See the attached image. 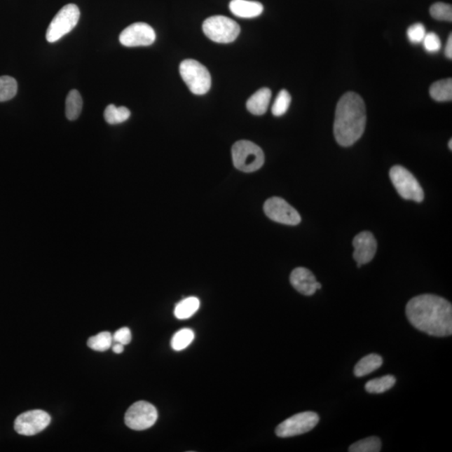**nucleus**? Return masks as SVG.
<instances>
[{
  "mask_svg": "<svg viewBox=\"0 0 452 452\" xmlns=\"http://www.w3.org/2000/svg\"><path fill=\"white\" fill-rule=\"evenodd\" d=\"M409 322L416 329L434 337L452 334V306L448 301L432 294H423L409 301Z\"/></svg>",
  "mask_w": 452,
  "mask_h": 452,
  "instance_id": "obj_1",
  "label": "nucleus"
},
{
  "mask_svg": "<svg viewBox=\"0 0 452 452\" xmlns=\"http://www.w3.org/2000/svg\"><path fill=\"white\" fill-rule=\"evenodd\" d=\"M367 115L363 99L355 93H347L336 107L334 133L343 147H350L363 136Z\"/></svg>",
  "mask_w": 452,
  "mask_h": 452,
  "instance_id": "obj_2",
  "label": "nucleus"
},
{
  "mask_svg": "<svg viewBox=\"0 0 452 452\" xmlns=\"http://www.w3.org/2000/svg\"><path fill=\"white\" fill-rule=\"evenodd\" d=\"M232 159L236 169L245 173L260 170L265 162L263 151L259 146L247 140L236 142L233 145Z\"/></svg>",
  "mask_w": 452,
  "mask_h": 452,
  "instance_id": "obj_3",
  "label": "nucleus"
},
{
  "mask_svg": "<svg viewBox=\"0 0 452 452\" xmlns=\"http://www.w3.org/2000/svg\"><path fill=\"white\" fill-rule=\"evenodd\" d=\"M179 72L192 93L205 95L209 92L211 76L203 64L196 60H185L180 64Z\"/></svg>",
  "mask_w": 452,
  "mask_h": 452,
  "instance_id": "obj_4",
  "label": "nucleus"
},
{
  "mask_svg": "<svg viewBox=\"0 0 452 452\" xmlns=\"http://www.w3.org/2000/svg\"><path fill=\"white\" fill-rule=\"evenodd\" d=\"M203 32L211 41L228 44L239 36L240 27L235 20L228 17L215 15L205 20Z\"/></svg>",
  "mask_w": 452,
  "mask_h": 452,
  "instance_id": "obj_5",
  "label": "nucleus"
},
{
  "mask_svg": "<svg viewBox=\"0 0 452 452\" xmlns=\"http://www.w3.org/2000/svg\"><path fill=\"white\" fill-rule=\"evenodd\" d=\"M390 177L399 195L404 200L420 203L424 200V191L418 180L406 167L396 165L391 167Z\"/></svg>",
  "mask_w": 452,
  "mask_h": 452,
  "instance_id": "obj_6",
  "label": "nucleus"
},
{
  "mask_svg": "<svg viewBox=\"0 0 452 452\" xmlns=\"http://www.w3.org/2000/svg\"><path fill=\"white\" fill-rule=\"evenodd\" d=\"M79 8L76 4H69L60 10L51 21L46 32V40L50 43L57 42L76 27L80 19Z\"/></svg>",
  "mask_w": 452,
  "mask_h": 452,
  "instance_id": "obj_7",
  "label": "nucleus"
},
{
  "mask_svg": "<svg viewBox=\"0 0 452 452\" xmlns=\"http://www.w3.org/2000/svg\"><path fill=\"white\" fill-rule=\"evenodd\" d=\"M320 422V416L315 412L299 413L282 422L275 428L278 437L287 438L311 432Z\"/></svg>",
  "mask_w": 452,
  "mask_h": 452,
  "instance_id": "obj_8",
  "label": "nucleus"
},
{
  "mask_svg": "<svg viewBox=\"0 0 452 452\" xmlns=\"http://www.w3.org/2000/svg\"><path fill=\"white\" fill-rule=\"evenodd\" d=\"M158 411L152 404L137 402L129 407L125 415V423L135 430H147L156 423Z\"/></svg>",
  "mask_w": 452,
  "mask_h": 452,
  "instance_id": "obj_9",
  "label": "nucleus"
},
{
  "mask_svg": "<svg viewBox=\"0 0 452 452\" xmlns=\"http://www.w3.org/2000/svg\"><path fill=\"white\" fill-rule=\"evenodd\" d=\"M264 211L271 221L288 226H296L301 222L298 211L279 197L270 198L266 201Z\"/></svg>",
  "mask_w": 452,
  "mask_h": 452,
  "instance_id": "obj_10",
  "label": "nucleus"
},
{
  "mask_svg": "<svg viewBox=\"0 0 452 452\" xmlns=\"http://www.w3.org/2000/svg\"><path fill=\"white\" fill-rule=\"evenodd\" d=\"M48 413L34 410L23 413L15 421V430L23 436H34L44 430L50 423Z\"/></svg>",
  "mask_w": 452,
  "mask_h": 452,
  "instance_id": "obj_11",
  "label": "nucleus"
},
{
  "mask_svg": "<svg viewBox=\"0 0 452 452\" xmlns=\"http://www.w3.org/2000/svg\"><path fill=\"white\" fill-rule=\"evenodd\" d=\"M156 40V34L149 25L135 23L129 25L121 33V44L127 47L149 46Z\"/></svg>",
  "mask_w": 452,
  "mask_h": 452,
  "instance_id": "obj_12",
  "label": "nucleus"
},
{
  "mask_svg": "<svg viewBox=\"0 0 452 452\" xmlns=\"http://www.w3.org/2000/svg\"><path fill=\"white\" fill-rule=\"evenodd\" d=\"M354 258L358 268L369 263L374 259L377 251V241L371 232L363 231L352 240Z\"/></svg>",
  "mask_w": 452,
  "mask_h": 452,
  "instance_id": "obj_13",
  "label": "nucleus"
},
{
  "mask_svg": "<svg viewBox=\"0 0 452 452\" xmlns=\"http://www.w3.org/2000/svg\"><path fill=\"white\" fill-rule=\"evenodd\" d=\"M290 282L292 286L304 296L315 294L317 290L322 288L321 283L317 282L312 271L304 268H298L292 270Z\"/></svg>",
  "mask_w": 452,
  "mask_h": 452,
  "instance_id": "obj_14",
  "label": "nucleus"
},
{
  "mask_svg": "<svg viewBox=\"0 0 452 452\" xmlns=\"http://www.w3.org/2000/svg\"><path fill=\"white\" fill-rule=\"evenodd\" d=\"M230 10L240 18H255L263 12V6L259 2L249 0H231Z\"/></svg>",
  "mask_w": 452,
  "mask_h": 452,
  "instance_id": "obj_15",
  "label": "nucleus"
},
{
  "mask_svg": "<svg viewBox=\"0 0 452 452\" xmlns=\"http://www.w3.org/2000/svg\"><path fill=\"white\" fill-rule=\"evenodd\" d=\"M271 98V92L268 88H261L253 94L247 102V107L249 113L253 115L261 116L266 113L268 109Z\"/></svg>",
  "mask_w": 452,
  "mask_h": 452,
  "instance_id": "obj_16",
  "label": "nucleus"
},
{
  "mask_svg": "<svg viewBox=\"0 0 452 452\" xmlns=\"http://www.w3.org/2000/svg\"><path fill=\"white\" fill-rule=\"evenodd\" d=\"M383 364V359L381 355L371 354L366 355L363 359L358 362L355 367V374L356 377H363L368 376L378 369H380Z\"/></svg>",
  "mask_w": 452,
  "mask_h": 452,
  "instance_id": "obj_17",
  "label": "nucleus"
},
{
  "mask_svg": "<svg viewBox=\"0 0 452 452\" xmlns=\"http://www.w3.org/2000/svg\"><path fill=\"white\" fill-rule=\"evenodd\" d=\"M200 301L196 296L180 301L174 308V316L179 320H188L197 313L200 309Z\"/></svg>",
  "mask_w": 452,
  "mask_h": 452,
  "instance_id": "obj_18",
  "label": "nucleus"
},
{
  "mask_svg": "<svg viewBox=\"0 0 452 452\" xmlns=\"http://www.w3.org/2000/svg\"><path fill=\"white\" fill-rule=\"evenodd\" d=\"M83 102L77 90H71L66 100V115L68 120L75 121L83 111Z\"/></svg>",
  "mask_w": 452,
  "mask_h": 452,
  "instance_id": "obj_19",
  "label": "nucleus"
},
{
  "mask_svg": "<svg viewBox=\"0 0 452 452\" xmlns=\"http://www.w3.org/2000/svg\"><path fill=\"white\" fill-rule=\"evenodd\" d=\"M430 96L437 102H449L452 100V79L437 81L430 88Z\"/></svg>",
  "mask_w": 452,
  "mask_h": 452,
  "instance_id": "obj_20",
  "label": "nucleus"
},
{
  "mask_svg": "<svg viewBox=\"0 0 452 452\" xmlns=\"http://www.w3.org/2000/svg\"><path fill=\"white\" fill-rule=\"evenodd\" d=\"M131 111L127 107H117L114 104L107 107L104 111V118L107 123L111 125L120 124L130 118Z\"/></svg>",
  "mask_w": 452,
  "mask_h": 452,
  "instance_id": "obj_21",
  "label": "nucleus"
},
{
  "mask_svg": "<svg viewBox=\"0 0 452 452\" xmlns=\"http://www.w3.org/2000/svg\"><path fill=\"white\" fill-rule=\"evenodd\" d=\"M396 378L393 376L374 378L365 385V390L369 394H382L390 390L395 385Z\"/></svg>",
  "mask_w": 452,
  "mask_h": 452,
  "instance_id": "obj_22",
  "label": "nucleus"
},
{
  "mask_svg": "<svg viewBox=\"0 0 452 452\" xmlns=\"http://www.w3.org/2000/svg\"><path fill=\"white\" fill-rule=\"evenodd\" d=\"M193 339H195V333L192 329H180L172 338V348L175 351H182L191 345Z\"/></svg>",
  "mask_w": 452,
  "mask_h": 452,
  "instance_id": "obj_23",
  "label": "nucleus"
},
{
  "mask_svg": "<svg viewBox=\"0 0 452 452\" xmlns=\"http://www.w3.org/2000/svg\"><path fill=\"white\" fill-rule=\"evenodd\" d=\"M113 335L109 331H102L88 339V345L95 351L104 352L113 345Z\"/></svg>",
  "mask_w": 452,
  "mask_h": 452,
  "instance_id": "obj_24",
  "label": "nucleus"
},
{
  "mask_svg": "<svg viewBox=\"0 0 452 452\" xmlns=\"http://www.w3.org/2000/svg\"><path fill=\"white\" fill-rule=\"evenodd\" d=\"M18 90V84L11 76H0V102H7L15 97Z\"/></svg>",
  "mask_w": 452,
  "mask_h": 452,
  "instance_id": "obj_25",
  "label": "nucleus"
},
{
  "mask_svg": "<svg viewBox=\"0 0 452 452\" xmlns=\"http://www.w3.org/2000/svg\"><path fill=\"white\" fill-rule=\"evenodd\" d=\"M350 452H378L381 451L380 438L371 437L354 443L348 449Z\"/></svg>",
  "mask_w": 452,
  "mask_h": 452,
  "instance_id": "obj_26",
  "label": "nucleus"
},
{
  "mask_svg": "<svg viewBox=\"0 0 452 452\" xmlns=\"http://www.w3.org/2000/svg\"><path fill=\"white\" fill-rule=\"evenodd\" d=\"M292 102V97L289 93L286 90H282L278 95L277 98L274 102L273 109V114L275 117H281V116L285 114L289 109Z\"/></svg>",
  "mask_w": 452,
  "mask_h": 452,
  "instance_id": "obj_27",
  "label": "nucleus"
},
{
  "mask_svg": "<svg viewBox=\"0 0 452 452\" xmlns=\"http://www.w3.org/2000/svg\"><path fill=\"white\" fill-rule=\"evenodd\" d=\"M430 15L438 20L452 21V7L445 3L434 4L430 10Z\"/></svg>",
  "mask_w": 452,
  "mask_h": 452,
  "instance_id": "obj_28",
  "label": "nucleus"
},
{
  "mask_svg": "<svg viewBox=\"0 0 452 452\" xmlns=\"http://www.w3.org/2000/svg\"><path fill=\"white\" fill-rule=\"evenodd\" d=\"M425 34V28L424 25L420 23H416L411 25V27L407 30L408 40L410 41L412 44H420V43H422Z\"/></svg>",
  "mask_w": 452,
  "mask_h": 452,
  "instance_id": "obj_29",
  "label": "nucleus"
},
{
  "mask_svg": "<svg viewBox=\"0 0 452 452\" xmlns=\"http://www.w3.org/2000/svg\"><path fill=\"white\" fill-rule=\"evenodd\" d=\"M424 48L429 53H436L441 48V41L436 33H426L423 41Z\"/></svg>",
  "mask_w": 452,
  "mask_h": 452,
  "instance_id": "obj_30",
  "label": "nucleus"
},
{
  "mask_svg": "<svg viewBox=\"0 0 452 452\" xmlns=\"http://www.w3.org/2000/svg\"><path fill=\"white\" fill-rule=\"evenodd\" d=\"M114 341L127 345L132 341V333L128 328H122L118 329L113 336Z\"/></svg>",
  "mask_w": 452,
  "mask_h": 452,
  "instance_id": "obj_31",
  "label": "nucleus"
},
{
  "mask_svg": "<svg viewBox=\"0 0 452 452\" xmlns=\"http://www.w3.org/2000/svg\"><path fill=\"white\" fill-rule=\"evenodd\" d=\"M446 57L450 60L452 59V36L451 34L447 40L446 49H445Z\"/></svg>",
  "mask_w": 452,
  "mask_h": 452,
  "instance_id": "obj_32",
  "label": "nucleus"
},
{
  "mask_svg": "<svg viewBox=\"0 0 452 452\" xmlns=\"http://www.w3.org/2000/svg\"><path fill=\"white\" fill-rule=\"evenodd\" d=\"M113 350L116 354H122L124 350V345H123V344L116 343L113 347Z\"/></svg>",
  "mask_w": 452,
  "mask_h": 452,
  "instance_id": "obj_33",
  "label": "nucleus"
},
{
  "mask_svg": "<svg viewBox=\"0 0 452 452\" xmlns=\"http://www.w3.org/2000/svg\"><path fill=\"white\" fill-rule=\"evenodd\" d=\"M448 147L450 150H452V140L451 139L448 144Z\"/></svg>",
  "mask_w": 452,
  "mask_h": 452,
  "instance_id": "obj_34",
  "label": "nucleus"
}]
</instances>
